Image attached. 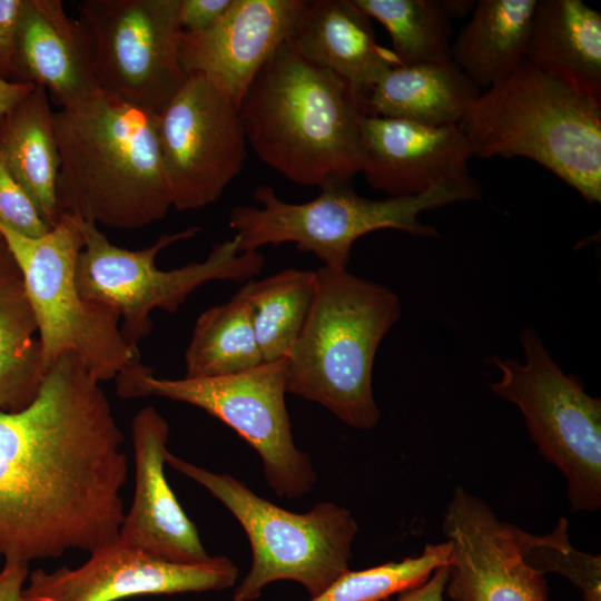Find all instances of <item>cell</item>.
Instances as JSON below:
<instances>
[{
	"instance_id": "obj_12",
	"label": "cell",
	"mask_w": 601,
	"mask_h": 601,
	"mask_svg": "<svg viewBox=\"0 0 601 601\" xmlns=\"http://www.w3.org/2000/svg\"><path fill=\"white\" fill-rule=\"evenodd\" d=\"M76 8L101 91L159 114L187 79L179 0H85Z\"/></svg>"
},
{
	"instance_id": "obj_34",
	"label": "cell",
	"mask_w": 601,
	"mask_h": 601,
	"mask_svg": "<svg viewBox=\"0 0 601 601\" xmlns=\"http://www.w3.org/2000/svg\"><path fill=\"white\" fill-rule=\"evenodd\" d=\"M447 580L449 565H443L422 584L402 592L395 601H443Z\"/></svg>"
},
{
	"instance_id": "obj_5",
	"label": "cell",
	"mask_w": 601,
	"mask_h": 601,
	"mask_svg": "<svg viewBox=\"0 0 601 601\" xmlns=\"http://www.w3.org/2000/svg\"><path fill=\"white\" fill-rule=\"evenodd\" d=\"M459 126L473 156L529 158L601 201V106L526 59L482 90Z\"/></svg>"
},
{
	"instance_id": "obj_30",
	"label": "cell",
	"mask_w": 601,
	"mask_h": 601,
	"mask_svg": "<svg viewBox=\"0 0 601 601\" xmlns=\"http://www.w3.org/2000/svg\"><path fill=\"white\" fill-rule=\"evenodd\" d=\"M523 562L544 575L556 572L581 589L584 601H601V558L575 550L568 538V521L561 518L546 535H532L511 524Z\"/></svg>"
},
{
	"instance_id": "obj_17",
	"label": "cell",
	"mask_w": 601,
	"mask_h": 601,
	"mask_svg": "<svg viewBox=\"0 0 601 601\" xmlns=\"http://www.w3.org/2000/svg\"><path fill=\"white\" fill-rule=\"evenodd\" d=\"M135 487L118 538L154 556L198 563L208 554L194 522L187 516L165 475L169 425L154 407L132 418Z\"/></svg>"
},
{
	"instance_id": "obj_25",
	"label": "cell",
	"mask_w": 601,
	"mask_h": 601,
	"mask_svg": "<svg viewBox=\"0 0 601 601\" xmlns=\"http://www.w3.org/2000/svg\"><path fill=\"white\" fill-rule=\"evenodd\" d=\"M38 324L22 280L0 286V411L18 412L38 396L48 373Z\"/></svg>"
},
{
	"instance_id": "obj_33",
	"label": "cell",
	"mask_w": 601,
	"mask_h": 601,
	"mask_svg": "<svg viewBox=\"0 0 601 601\" xmlns=\"http://www.w3.org/2000/svg\"><path fill=\"white\" fill-rule=\"evenodd\" d=\"M231 0H179L178 21L183 32L200 33L227 10Z\"/></svg>"
},
{
	"instance_id": "obj_2",
	"label": "cell",
	"mask_w": 601,
	"mask_h": 601,
	"mask_svg": "<svg viewBox=\"0 0 601 601\" xmlns=\"http://www.w3.org/2000/svg\"><path fill=\"white\" fill-rule=\"evenodd\" d=\"M57 207L95 225L139 229L171 206L158 114L100 91L55 112Z\"/></svg>"
},
{
	"instance_id": "obj_18",
	"label": "cell",
	"mask_w": 601,
	"mask_h": 601,
	"mask_svg": "<svg viewBox=\"0 0 601 601\" xmlns=\"http://www.w3.org/2000/svg\"><path fill=\"white\" fill-rule=\"evenodd\" d=\"M363 173L391 197L415 196L471 174V147L459 125L431 127L366 115L361 127Z\"/></svg>"
},
{
	"instance_id": "obj_14",
	"label": "cell",
	"mask_w": 601,
	"mask_h": 601,
	"mask_svg": "<svg viewBox=\"0 0 601 601\" xmlns=\"http://www.w3.org/2000/svg\"><path fill=\"white\" fill-rule=\"evenodd\" d=\"M227 556L179 563L154 556L119 538L89 552L76 568L29 572L19 601H121L135 597L221 591L237 584Z\"/></svg>"
},
{
	"instance_id": "obj_24",
	"label": "cell",
	"mask_w": 601,
	"mask_h": 601,
	"mask_svg": "<svg viewBox=\"0 0 601 601\" xmlns=\"http://www.w3.org/2000/svg\"><path fill=\"white\" fill-rule=\"evenodd\" d=\"M538 0H479L451 45L452 61L481 89L525 60Z\"/></svg>"
},
{
	"instance_id": "obj_16",
	"label": "cell",
	"mask_w": 601,
	"mask_h": 601,
	"mask_svg": "<svg viewBox=\"0 0 601 601\" xmlns=\"http://www.w3.org/2000/svg\"><path fill=\"white\" fill-rule=\"evenodd\" d=\"M307 0H231L227 10L200 33L181 31L184 71L210 78L235 104L270 58L288 41Z\"/></svg>"
},
{
	"instance_id": "obj_4",
	"label": "cell",
	"mask_w": 601,
	"mask_h": 601,
	"mask_svg": "<svg viewBox=\"0 0 601 601\" xmlns=\"http://www.w3.org/2000/svg\"><path fill=\"white\" fill-rule=\"evenodd\" d=\"M306 322L287 358V393L315 402L359 430L380 421L372 386L376 351L400 318L391 289L322 266Z\"/></svg>"
},
{
	"instance_id": "obj_13",
	"label": "cell",
	"mask_w": 601,
	"mask_h": 601,
	"mask_svg": "<svg viewBox=\"0 0 601 601\" xmlns=\"http://www.w3.org/2000/svg\"><path fill=\"white\" fill-rule=\"evenodd\" d=\"M158 138L171 206L181 211L215 203L246 159L238 108L198 72L158 114Z\"/></svg>"
},
{
	"instance_id": "obj_26",
	"label": "cell",
	"mask_w": 601,
	"mask_h": 601,
	"mask_svg": "<svg viewBox=\"0 0 601 601\" xmlns=\"http://www.w3.org/2000/svg\"><path fill=\"white\" fill-rule=\"evenodd\" d=\"M262 363L252 307L240 290L227 303L210 307L199 315L185 353V377L231 375Z\"/></svg>"
},
{
	"instance_id": "obj_23",
	"label": "cell",
	"mask_w": 601,
	"mask_h": 601,
	"mask_svg": "<svg viewBox=\"0 0 601 601\" xmlns=\"http://www.w3.org/2000/svg\"><path fill=\"white\" fill-rule=\"evenodd\" d=\"M481 91L452 60L397 66L376 82L365 107L368 116L452 126L460 125Z\"/></svg>"
},
{
	"instance_id": "obj_1",
	"label": "cell",
	"mask_w": 601,
	"mask_h": 601,
	"mask_svg": "<svg viewBox=\"0 0 601 601\" xmlns=\"http://www.w3.org/2000/svg\"><path fill=\"white\" fill-rule=\"evenodd\" d=\"M124 442L100 383L61 355L29 406L0 411V555L29 564L117 539Z\"/></svg>"
},
{
	"instance_id": "obj_31",
	"label": "cell",
	"mask_w": 601,
	"mask_h": 601,
	"mask_svg": "<svg viewBox=\"0 0 601 601\" xmlns=\"http://www.w3.org/2000/svg\"><path fill=\"white\" fill-rule=\"evenodd\" d=\"M0 225L27 237H40L50 227L0 160Z\"/></svg>"
},
{
	"instance_id": "obj_20",
	"label": "cell",
	"mask_w": 601,
	"mask_h": 601,
	"mask_svg": "<svg viewBox=\"0 0 601 601\" xmlns=\"http://www.w3.org/2000/svg\"><path fill=\"white\" fill-rule=\"evenodd\" d=\"M289 42L306 60L345 80L364 104L376 82L401 66L377 43L372 19L353 0H307Z\"/></svg>"
},
{
	"instance_id": "obj_10",
	"label": "cell",
	"mask_w": 601,
	"mask_h": 601,
	"mask_svg": "<svg viewBox=\"0 0 601 601\" xmlns=\"http://www.w3.org/2000/svg\"><path fill=\"white\" fill-rule=\"evenodd\" d=\"M79 221L83 248L76 265L78 290L85 299L116 311L124 338L136 348L152 328L151 311L176 313L201 285L211 280L247 282L265 264L259 250L240 253L234 236L216 244L203 262L162 270L156 265L158 254L195 237L200 227L166 234L147 248L128 250L111 244L97 225Z\"/></svg>"
},
{
	"instance_id": "obj_6",
	"label": "cell",
	"mask_w": 601,
	"mask_h": 601,
	"mask_svg": "<svg viewBox=\"0 0 601 601\" xmlns=\"http://www.w3.org/2000/svg\"><path fill=\"white\" fill-rule=\"evenodd\" d=\"M321 189L316 198L295 204L282 200L270 186H257L254 198L260 206H236L229 215L238 250L257 252L263 246L293 243L297 249L313 253L324 266L347 269L353 244L364 235L396 229L434 237L437 230L420 220L423 211L481 197V185L472 176L420 195L386 199L362 197L343 180L327 183Z\"/></svg>"
},
{
	"instance_id": "obj_32",
	"label": "cell",
	"mask_w": 601,
	"mask_h": 601,
	"mask_svg": "<svg viewBox=\"0 0 601 601\" xmlns=\"http://www.w3.org/2000/svg\"><path fill=\"white\" fill-rule=\"evenodd\" d=\"M23 4L24 0H0V80L11 82Z\"/></svg>"
},
{
	"instance_id": "obj_36",
	"label": "cell",
	"mask_w": 601,
	"mask_h": 601,
	"mask_svg": "<svg viewBox=\"0 0 601 601\" xmlns=\"http://www.w3.org/2000/svg\"><path fill=\"white\" fill-rule=\"evenodd\" d=\"M35 86L0 80V117L32 91Z\"/></svg>"
},
{
	"instance_id": "obj_37",
	"label": "cell",
	"mask_w": 601,
	"mask_h": 601,
	"mask_svg": "<svg viewBox=\"0 0 601 601\" xmlns=\"http://www.w3.org/2000/svg\"><path fill=\"white\" fill-rule=\"evenodd\" d=\"M17 280H22L20 270L0 231V286Z\"/></svg>"
},
{
	"instance_id": "obj_15",
	"label": "cell",
	"mask_w": 601,
	"mask_h": 601,
	"mask_svg": "<svg viewBox=\"0 0 601 601\" xmlns=\"http://www.w3.org/2000/svg\"><path fill=\"white\" fill-rule=\"evenodd\" d=\"M451 544L445 591L454 601H549L543 574L522 560L511 524L456 487L442 523Z\"/></svg>"
},
{
	"instance_id": "obj_11",
	"label": "cell",
	"mask_w": 601,
	"mask_h": 601,
	"mask_svg": "<svg viewBox=\"0 0 601 601\" xmlns=\"http://www.w3.org/2000/svg\"><path fill=\"white\" fill-rule=\"evenodd\" d=\"M524 362L493 357L501 372L491 391L514 403L541 455L568 481L573 511L601 505V401L553 361L534 329L520 335Z\"/></svg>"
},
{
	"instance_id": "obj_8",
	"label": "cell",
	"mask_w": 601,
	"mask_h": 601,
	"mask_svg": "<svg viewBox=\"0 0 601 601\" xmlns=\"http://www.w3.org/2000/svg\"><path fill=\"white\" fill-rule=\"evenodd\" d=\"M33 309L46 367L65 353L77 355L99 383L140 359L120 332L119 314L85 299L77 287L76 265L83 248L79 217L62 213L40 237H27L2 225Z\"/></svg>"
},
{
	"instance_id": "obj_35",
	"label": "cell",
	"mask_w": 601,
	"mask_h": 601,
	"mask_svg": "<svg viewBox=\"0 0 601 601\" xmlns=\"http://www.w3.org/2000/svg\"><path fill=\"white\" fill-rule=\"evenodd\" d=\"M29 572V564L4 560L0 570V601H19Z\"/></svg>"
},
{
	"instance_id": "obj_29",
	"label": "cell",
	"mask_w": 601,
	"mask_h": 601,
	"mask_svg": "<svg viewBox=\"0 0 601 601\" xmlns=\"http://www.w3.org/2000/svg\"><path fill=\"white\" fill-rule=\"evenodd\" d=\"M449 541L426 544L421 555L387 562L370 569L341 574L327 589L308 601H382L425 582L443 565H449Z\"/></svg>"
},
{
	"instance_id": "obj_9",
	"label": "cell",
	"mask_w": 601,
	"mask_h": 601,
	"mask_svg": "<svg viewBox=\"0 0 601 601\" xmlns=\"http://www.w3.org/2000/svg\"><path fill=\"white\" fill-rule=\"evenodd\" d=\"M122 398L159 396L199 407L243 437L260 456L272 490L288 500L307 494L317 480L309 456L294 441L286 407L287 358L237 374L160 378L139 361L116 376Z\"/></svg>"
},
{
	"instance_id": "obj_19",
	"label": "cell",
	"mask_w": 601,
	"mask_h": 601,
	"mask_svg": "<svg viewBox=\"0 0 601 601\" xmlns=\"http://www.w3.org/2000/svg\"><path fill=\"white\" fill-rule=\"evenodd\" d=\"M11 82L42 86L61 109L83 105L100 91L90 35L61 0H24Z\"/></svg>"
},
{
	"instance_id": "obj_3",
	"label": "cell",
	"mask_w": 601,
	"mask_h": 601,
	"mask_svg": "<svg viewBox=\"0 0 601 601\" xmlns=\"http://www.w3.org/2000/svg\"><path fill=\"white\" fill-rule=\"evenodd\" d=\"M238 112L258 158L296 184L322 187L361 173L365 104L289 40L258 71Z\"/></svg>"
},
{
	"instance_id": "obj_28",
	"label": "cell",
	"mask_w": 601,
	"mask_h": 601,
	"mask_svg": "<svg viewBox=\"0 0 601 601\" xmlns=\"http://www.w3.org/2000/svg\"><path fill=\"white\" fill-rule=\"evenodd\" d=\"M388 32L401 66L451 61L447 0H353Z\"/></svg>"
},
{
	"instance_id": "obj_22",
	"label": "cell",
	"mask_w": 601,
	"mask_h": 601,
	"mask_svg": "<svg viewBox=\"0 0 601 601\" xmlns=\"http://www.w3.org/2000/svg\"><path fill=\"white\" fill-rule=\"evenodd\" d=\"M0 160L52 228L60 217L56 196L60 156L55 112L42 86L36 85L0 117Z\"/></svg>"
},
{
	"instance_id": "obj_38",
	"label": "cell",
	"mask_w": 601,
	"mask_h": 601,
	"mask_svg": "<svg viewBox=\"0 0 601 601\" xmlns=\"http://www.w3.org/2000/svg\"><path fill=\"white\" fill-rule=\"evenodd\" d=\"M1 570V569H0Z\"/></svg>"
},
{
	"instance_id": "obj_21",
	"label": "cell",
	"mask_w": 601,
	"mask_h": 601,
	"mask_svg": "<svg viewBox=\"0 0 601 601\" xmlns=\"http://www.w3.org/2000/svg\"><path fill=\"white\" fill-rule=\"evenodd\" d=\"M525 59L601 106V13L581 0H538Z\"/></svg>"
},
{
	"instance_id": "obj_7",
	"label": "cell",
	"mask_w": 601,
	"mask_h": 601,
	"mask_svg": "<svg viewBox=\"0 0 601 601\" xmlns=\"http://www.w3.org/2000/svg\"><path fill=\"white\" fill-rule=\"evenodd\" d=\"M166 464L219 500L250 542V570L236 584L233 601H254L268 584L282 580L299 583L311 599L349 569L358 526L347 509L322 502L306 513H295L260 497L229 474L209 471L169 451Z\"/></svg>"
},
{
	"instance_id": "obj_27",
	"label": "cell",
	"mask_w": 601,
	"mask_h": 601,
	"mask_svg": "<svg viewBox=\"0 0 601 601\" xmlns=\"http://www.w3.org/2000/svg\"><path fill=\"white\" fill-rule=\"evenodd\" d=\"M316 273L288 268L239 289L252 307L263 362L286 358L306 322L315 295Z\"/></svg>"
}]
</instances>
